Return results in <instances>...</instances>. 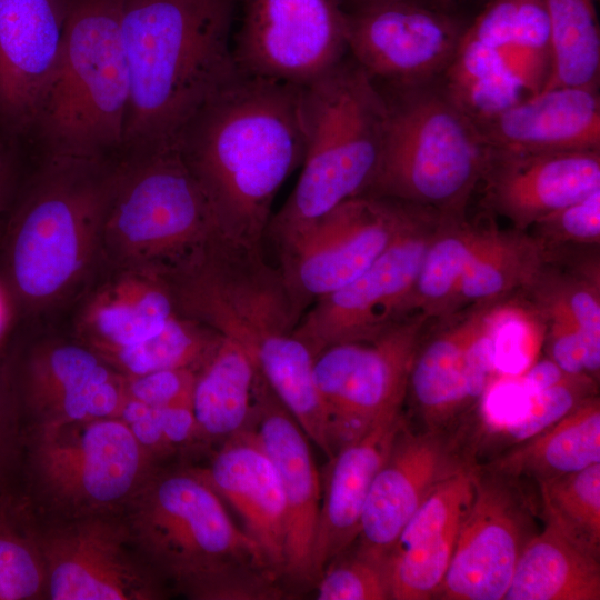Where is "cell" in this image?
<instances>
[{
  "label": "cell",
  "instance_id": "d590c367",
  "mask_svg": "<svg viewBox=\"0 0 600 600\" xmlns=\"http://www.w3.org/2000/svg\"><path fill=\"white\" fill-rule=\"evenodd\" d=\"M538 486L546 524L600 559V462Z\"/></svg>",
  "mask_w": 600,
  "mask_h": 600
},
{
  "label": "cell",
  "instance_id": "5b68a950",
  "mask_svg": "<svg viewBox=\"0 0 600 600\" xmlns=\"http://www.w3.org/2000/svg\"><path fill=\"white\" fill-rule=\"evenodd\" d=\"M384 84L378 86L387 107L383 149L363 196L401 200L446 218L464 217L489 152L477 123L441 77Z\"/></svg>",
  "mask_w": 600,
  "mask_h": 600
},
{
  "label": "cell",
  "instance_id": "ee69618b",
  "mask_svg": "<svg viewBox=\"0 0 600 600\" xmlns=\"http://www.w3.org/2000/svg\"><path fill=\"white\" fill-rule=\"evenodd\" d=\"M196 373L184 368L127 377V398L153 407L191 402Z\"/></svg>",
  "mask_w": 600,
  "mask_h": 600
},
{
  "label": "cell",
  "instance_id": "83f0119b",
  "mask_svg": "<svg viewBox=\"0 0 600 600\" xmlns=\"http://www.w3.org/2000/svg\"><path fill=\"white\" fill-rule=\"evenodd\" d=\"M176 312L170 284L160 271L133 268L92 298L82 328L88 347L103 356L157 334Z\"/></svg>",
  "mask_w": 600,
  "mask_h": 600
},
{
  "label": "cell",
  "instance_id": "7bdbcfd3",
  "mask_svg": "<svg viewBox=\"0 0 600 600\" xmlns=\"http://www.w3.org/2000/svg\"><path fill=\"white\" fill-rule=\"evenodd\" d=\"M538 299L540 309L548 321V358L567 374H587L581 334L577 324L557 302L544 298Z\"/></svg>",
  "mask_w": 600,
  "mask_h": 600
},
{
  "label": "cell",
  "instance_id": "8992f818",
  "mask_svg": "<svg viewBox=\"0 0 600 600\" xmlns=\"http://www.w3.org/2000/svg\"><path fill=\"white\" fill-rule=\"evenodd\" d=\"M306 150L297 184L271 218L274 234L309 223L363 196L378 169L387 107L374 81L348 53L303 86Z\"/></svg>",
  "mask_w": 600,
  "mask_h": 600
},
{
  "label": "cell",
  "instance_id": "603a6c76",
  "mask_svg": "<svg viewBox=\"0 0 600 600\" xmlns=\"http://www.w3.org/2000/svg\"><path fill=\"white\" fill-rule=\"evenodd\" d=\"M474 476L476 467L464 464L440 481L408 520L388 559L391 599L437 597L472 501Z\"/></svg>",
  "mask_w": 600,
  "mask_h": 600
},
{
  "label": "cell",
  "instance_id": "7c38bea8",
  "mask_svg": "<svg viewBox=\"0 0 600 600\" xmlns=\"http://www.w3.org/2000/svg\"><path fill=\"white\" fill-rule=\"evenodd\" d=\"M430 319L414 313L366 341L326 348L313 360L332 453L401 411L411 364Z\"/></svg>",
  "mask_w": 600,
  "mask_h": 600
},
{
  "label": "cell",
  "instance_id": "7a4b0ae2",
  "mask_svg": "<svg viewBox=\"0 0 600 600\" xmlns=\"http://www.w3.org/2000/svg\"><path fill=\"white\" fill-rule=\"evenodd\" d=\"M130 99L122 153L171 143L238 72V0H121Z\"/></svg>",
  "mask_w": 600,
  "mask_h": 600
},
{
  "label": "cell",
  "instance_id": "484cf974",
  "mask_svg": "<svg viewBox=\"0 0 600 600\" xmlns=\"http://www.w3.org/2000/svg\"><path fill=\"white\" fill-rule=\"evenodd\" d=\"M491 148L554 152L600 150L598 89L558 87L476 122Z\"/></svg>",
  "mask_w": 600,
  "mask_h": 600
},
{
  "label": "cell",
  "instance_id": "2e32d148",
  "mask_svg": "<svg viewBox=\"0 0 600 600\" xmlns=\"http://www.w3.org/2000/svg\"><path fill=\"white\" fill-rule=\"evenodd\" d=\"M114 513L67 518L40 532L52 600H153L161 580Z\"/></svg>",
  "mask_w": 600,
  "mask_h": 600
},
{
  "label": "cell",
  "instance_id": "f907efd6",
  "mask_svg": "<svg viewBox=\"0 0 600 600\" xmlns=\"http://www.w3.org/2000/svg\"><path fill=\"white\" fill-rule=\"evenodd\" d=\"M0 313H1V309H0ZM0 321H1V317H0Z\"/></svg>",
  "mask_w": 600,
  "mask_h": 600
},
{
  "label": "cell",
  "instance_id": "5bb4252c",
  "mask_svg": "<svg viewBox=\"0 0 600 600\" xmlns=\"http://www.w3.org/2000/svg\"><path fill=\"white\" fill-rule=\"evenodd\" d=\"M454 6L390 0L347 9L348 53L378 83L440 78L472 19Z\"/></svg>",
  "mask_w": 600,
  "mask_h": 600
},
{
  "label": "cell",
  "instance_id": "4316f807",
  "mask_svg": "<svg viewBox=\"0 0 600 600\" xmlns=\"http://www.w3.org/2000/svg\"><path fill=\"white\" fill-rule=\"evenodd\" d=\"M503 307L500 301L471 306L462 317L422 339L414 354L408 390L428 430L444 426L471 406L467 381L468 353L473 341Z\"/></svg>",
  "mask_w": 600,
  "mask_h": 600
},
{
  "label": "cell",
  "instance_id": "e0dca14e",
  "mask_svg": "<svg viewBox=\"0 0 600 600\" xmlns=\"http://www.w3.org/2000/svg\"><path fill=\"white\" fill-rule=\"evenodd\" d=\"M530 510L516 478L476 467L472 501L437 597L503 599L520 552L532 536Z\"/></svg>",
  "mask_w": 600,
  "mask_h": 600
},
{
  "label": "cell",
  "instance_id": "cb8c5ba5",
  "mask_svg": "<svg viewBox=\"0 0 600 600\" xmlns=\"http://www.w3.org/2000/svg\"><path fill=\"white\" fill-rule=\"evenodd\" d=\"M197 471L238 516L240 528L283 579L284 496L276 467L252 432L226 440L209 464Z\"/></svg>",
  "mask_w": 600,
  "mask_h": 600
},
{
  "label": "cell",
  "instance_id": "c3c4849f",
  "mask_svg": "<svg viewBox=\"0 0 600 600\" xmlns=\"http://www.w3.org/2000/svg\"><path fill=\"white\" fill-rule=\"evenodd\" d=\"M342 1L347 10V9H351V8H356L360 6H366V4L382 2V1H390V0H342Z\"/></svg>",
  "mask_w": 600,
  "mask_h": 600
},
{
  "label": "cell",
  "instance_id": "d6986e66",
  "mask_svg": "<svg viewBox=\"0 0 600 600\" xmlns=\"http://www.w3.org/2000/svg\"><path fill=\"white\" fill-rule=\"evenodd\" d=\"M484 201L517 230L600 190V150L528 152L489 147Z\"/></svg>",
  "mask_w": 600,
  "mask_h": 600
},
{
  "label": "cell",
  "instance_id": "9c48e42d",
  "mask_svg": "<svg viewBox=\"0 0 600 600\" xmlns=\"http://www.w3.org/2000/svg\"><path fill=\"white\" fill-rule=\"evenodd\" d=\"M214 236L211 207L174 142L120 156L100 241L111 256L130 269L171 270Z\"/></svg>",
  "mask_w": 600,
  "mask_h": 600
},
{
  "label": "cell",
  "instance_id": "e575fe53",
  "mask_svg": "<svg viewBox=\"0 0 600 600\" xmlns=\"http://www.w3.org/2000/svg\"><path fill=\"white\" fill-rule=\"evenodd\" d=\"M219 338L210 327L177 310L157 334L101 357L126 377L172 369L198 370Z\"/></svg>",
  "mask_w": 600,
  "mask_h": 600
},
{
  "label": "cell",
  "instance_id": "74e56055",
  "mask_svg": "<svg viewBox=\"0 0 600 600\" xmlns=\"http://www.w3.org/2000/svg\"><path fill=\"white\" fill-rule=\"evenodd\" d=\"M0 503V600L47 598V570L40 532Z\"/></svg>",
  "mask_w": 600,
  "mask_h": 600
},
{
  "label": "cell",
  "instance_id": "836d02e7",
  "mask_svg": "<svg viewBox=\"0 0 600 600\" xmlns=\"http://www.w3.org/2000/svg\"><path fill=\"white\" fill-rule=\"evenodd\" d=\"M483 232L484 229L467 223L464 217L441 218L417 278L413 313L429 319H447L453 314L462 276Z\"/></svg>",
  "mask_w": 600,
  "mask_h": 600
},
{
  "label": "cell",
  "instance_id": "681fc988",
  "mask_svg": "<svg viewBox=\"0 0 600 600\" xmlns=\"http://www.w3.org/2000/svg\"><path fill=\"white\" fill-rule=\"evenodd\" d=\"M433 1L443 7H452L456 4L457 0H433Z\"/></svg>",
  "mask_w": 600,
  "mask_h": 600
},
{
  "label": "cell",
  "instance_id": "ac0fdd59",
  "mask_svg": "<svg viewBox=\"0 0 600 600\" xmlns=\"http://www.w3.org/2000/svg\"><path fill=\"white\" fill-rule=\"evenodd\" d=\"M67 0H0V128L32 133L53 73Z\"/></svg>",
  "mask_w": 600,
  "mask_h": 600
},
{
  "label": "cell",
  "instance_id": "ffe728a7",
  "mask_svg": "<svg viewBox=\"0 0 600 600\" xmlns=\"http://www.w3.org/2000/svg\"><path fill=\"white\" fill-rule=\"evenodd\" d=\"M463 466L443 430L413 433L404 424L371 483L353 544L388 566L396 540L421 502Z\"/></svg>",
  "mask_w": 600,
  "mask_h": 600
},
{
  "label": "cell",
  "instance_id": "8fae6325",
  "mask_svg": "<svg viewBox=\"0 0 600 600\" xmlns=\"http://www.w3.org/2000/svg\"><path fill=\"white\" fill-rule=\"evenodd\" d=\"M441 218L414 204L387 248L361 274L316 299L294 329L313 357L334 344L370 340L414 314L417 278Z\"/></svg>",
  "mask_w": 600,
  "mask_h": 600
},
{
  "label": "cell",
  "instance_id": "bcb514c9",
  "mask_svg": "<svg viewBox=\"0 0 600 600\" xmlns=\"http://www.w3.org/2000/svg\"><path fill=\"white\" fill-rule=\"evenodd\" d=\"M12 173L11 157L0 141V211L4 208L8 199Z\"/></svg>",
  "mask_w": 600,
  "mask_h": 600
},
{
  "label": "cell",
  "instance_id": "7402d4cb",
  "mask_svg": "<svg viewBox=\"0 0 600 600\" xmlns=\"http://www.w3.org/2000/svg\"><path fill=\"white\" fill-rule=\"evenodd\" d=\"M128 378L90 347L50 344L27 366L26 399L37 426L118 417Z\"/></svg>",
  "mask_w": 600,
  "mask_h": 600
},
{
  "label": "cell",
  "instance_id": "60d3db41",
  "mask_svg": "<svg viewBox=\"0 0 600 600\" xmlns=\"http://www.w3.org/2000/svg\"><path fill=\"white\" fill-rule=\"evenodd\" d=\"M596 381L587 374L563 381L530 396L524 412L508 426L492 431L494 439L518 444L554 424L587 399L596 396Z\"/></svg>",
  "mask_w": 600,
  "mask_h": 600
},
{
  "label": "cell",
  "instance_id": "d6a6232c",
  "mask_svg": "<svg viewBox=\"0 0 600 600\" xmlns=\"http://www.w3.org/2000/svg\"><path fill=\"white\" fill-rule=\"evenodd\" d=\"M542 3L551 28V69L542 90L598 89L600 32L594 0H542Z\"/></svg>",
  "mask_w": 600,
  "mask_h": 600
},
{
  "label": "cell",
  "instance_id": "30bf717a",
  "mask_svg": "<svg viewBox=\"0 0 600 600\" xmlns=\"http://www.w3.org/2000/svg\"><path fill=\"white\" fill-rule=\"evenodd\" d=\"M31 458L41 497L63 519L114 513L154 470L119 417L37 426Z\"/></svg>",
  "mask_w": 600,
  "mask_h": 600
},
{
  "label": "cell",
  "instance_id": "1f68e13d",
  "mask_svg": "<svg viewBox=\"0 0 600 600\" xmlns=\"http://www.w3.org/2000/svg\"><path fill=\"white\" fill-rule=\"evenodd\" d=\"M544 241L522 230L484 229L462 276L454 311L464 304L500 301L518 288H531L544 266Z\"/></svg>",
  "mask_w": 600,
  "mask_h": 600
},
{
  "label": "cell",
  "instance_id": "6da1fadb",
  "mask_svg": "<svg viewBox=\"0 0 600 600\" xmlns=\"http://www.w3.org/2000/svg\"><path fill=\"white\" fill-rule=\"evenodd\" d=\"M302 89L239 70L173 141L211 207L217 237L261 249L274 196L304 156Z\"/></svg>",
  "mask_w": 600,
  "mask_h": 600
},
{
  "label": "cell",
  "instance_id": "44dd1931",
  "mask_svg": "<svg viewBox=\"0 0 600 600\" xmlns=\"http://www.w3.org/2000/svg\"><path fill=\"white\" fill-rule=\"evenodd\" d=\"M272 461L286 501L283 579L311 582V553L321 501L319 473L309 439L260 377L249 429Z\"/></svg>",
  "mask_w": 600,
  "mask_h": 600
},
{
  "label": "cell",
  "instance_id": "f1b7e54d",
  "mask_svg": "<svg viewBox=\"0 0 600 600\" xmlns=\"http://www.w3.org/2000/svg\"><path fill=\"white\" fill-rule=\"evenodd\" d=\"M259 377L247 352L220 336L193 383L191 407L198 440L224 442L249 429Z\"/></svg>",
  "mask_w": 600,
  "mask_h": 600
},
{
  "label": "cell",
  "instance_id": "4fadbf2b",
  "mask_svg": "<svg viewBox=\"0 0 600 600\" xmlns=\"http://www.w3.org/2000/svg\"><path fill=\"white\" fill-rule=\"evenodd\" d=\"M413 203L358 196L281 232V274L299 310L361 274L387 248Z\"/></svg>",
  "mask_w": 600,
  "mask_h": 600
},
{
  "label": "cell",
  "instance_id": "f35d334b",
  "mask_svg": "<svg viewBox=\"0 0 600 600\" xmlns=\"http://www.w3.org/2000/svg\"><path fill=\"white\" fill-rule=\"evenodd\" d=\"M542 271L531 288L538 291V298L549 299L560 304L574 321L581 334L586 373L598 380L600 370L598 279H551L544 277Z\"/></svg>",
  "mask_w": 600,
  "mask_h": 600
},
{
  "label": "cell",
  "instance_id": "52a82bcc",
  "mask_svg": "<svg viewBox=\"0 0 600 600\" xmlns=\"http://www.w3.org/2000/svg\"><path fill=\"white\" fill-rule=\"evenodd\" d=\"M120 158L47 156L13 219L10 277L31 303L58 297L82 273L101 241Z\"/></svg>",
  "mask_w": 600,
  "mask_h": 600
},
{
  "label": "cell",
  "instance_id": "d4e9b609",
  "mask_svg": "<svg viewBox=\"0 0 600 600\" xmlns=\"http://www.w3.org/2000/svg\"><path fill=\"white\" fill-rule=\"evenodd\" d=\"M404 424L401 411L393 412L329 460L311 553L313 584L324 568L354 543L371 483Z\"/></svg>",
  "mask_w": 600,
  "mask_h": 600
},
{
  "label": "cell",
  "instance_id": "f6af8a7d",
  "mask_svg": "<svg viewBox=\"0 0 600 600\" xmlns=\"http://www.w3.org/2000/svg\"><path fill=\"white\" fill-rule=\"evenodd\" d=\"M569 376L551 359L546 358L522 371L514 380L528 396H533L563 381Z\"/></svg>",
  "mask_w": 600,
  "mask_h": 600
},
{
  "label": "cell",
  "instance_id": "ba28073f",
  "mask_svg": "<svg viewBox=\"0 0 600 600\" xmlns=\"http://www.w3.org/2000/svg\"><path fill=\"white\" fill-rule=\"evenodd\" d=\"M126 508L123 520L142 559L187 596L234 564L272 570L197 469L153 470Z\"/></svg>",
  "mask_w": 600,
  "mask_h": 600
},
{
  "label": "cell",
  "instance_id": "3957f363",
  "mask_svg": "<svg viewBox=\"0 0 600 600\" xmlns=\"http://www.w3.org/2000/svg\"><path fill=\"white\" fill-rule=\"evenodd\" d=\"M170 271L179 312L240 346L289 411L316 404L314 357L294 336L300 310L280 270L266 262L260 248L213 237Z\"/></svg>",
  "mask_w": 600,
  "mask_h": 600
},
{
  "label": "cell",
  "instance_id": "f546056e",
  "mask_svg": "<svg viewBox=\"0 0 600 600\" xmlns=\"http://www.w3.org/2000/svg\"><path fill=\"white\" fill-rule=\"evenodd\" d=\"M600 462V401L591 397L554 424L513 446L487 470L538 481L573 473Z\"/></svg>",
  "mask_w": 600,
  "mask_h": 600
},
{
  "label": "cell",
  "instance_id": "8d00e7d4",
  "mask_svg": "<svg viewBox=\"0 0 600 600\" xmlns=\"http://www.w3.org/2000/svg\"><path fill=\"white\" fill-rule=\"evenodd\" d=\"M466 36L497 49H526L551 57V28L542 0H489Z\"/></svg>",
  "mask_w": 600,
  "mask_h": 600
},
{
  "label": "cell",
  "instance_id": "7dc6e473",
  "mask_svg": "<svg viewBox=\"0 0 600 600\" xmlns=\"http://www.w3.org/2000/svg\"><path fill=\"white\" fill-rule=\"evenodd\" d=\"M7 430H6V423L3 419V413L0 408V468L2 467L6 458V449H7Z\"/></svg>",
  "mask_w": 600,
  "mask_h": 600
},
{
  "label": "cell",
  "instance_id": "277c9868",
  "mask_svg": "<svg viewBox=\"0 0 600 600\" xmlns=\"http://www.w3.org/2000/svg\"><path fill=\"white\" fill-rule=\"evenodd\" d=\"M121 0H67L58 60L32 133L47 156H121L130 99Z\"/></svg>",
  "mask_w": 600,
  "mask_h": 600
},
{
  "label": "cell",
  "instance_id": "ab89813d",
  "mask_svg": "<svg viewBox=\"0 0 600 600\" xmlns=\"http://www.w3.org/2000/svg\"><path fill=\"white\" fill-rule=\"evenodd\" d=\"M318 600L391 599L388 566L352 544L314 582Z\"/></svg>",
  "mask_w": 600,
  "mask_h": 600
},
{
  "label": "cell",
  "instance_id": "9a60e30c",
  "mask_svg": "<svg viewBox=\"0 0 600 600\" xmlns=\"http://www.w3.org/2000/svg\"><path fill=\"white\" fill-rule=\"evenodd\" d=\"M346 14L342 0H242L236 66L306 86L348 54Z\"/></svg>",
  "mask_w": 600,
  "mask_h": 600
},
{
  "label": "cell",
  "instance_id": "b9f144b4",
  "mask_svg": "<svg viewBox=\"0 0 600 600\" xmlns=\"http://www.w3.org/2000/svg\"><path fill=\"white\" fill-rule=\"evenodd\" d=\"M542 241L594 244L600 240V190L538 221Z\"/></svg>",
  "mask_w": 600,
  "mask_h": 600
},
{
  "label": "cell",
  "instance_id": "4dcf8cb0",
  "mask_svg": "<svg viewBox=\"0 0 600 600\" xmlns=\"http://www.w3.org/2000/svg\"><path fill=\"white\" fill-rule=\"evenodd\" d=\"M503 599L599 600V559L546 524L522 548Z\"/></svg>",
  "mask_w": 600,
  "mask_h": 600
}]
</instances>
